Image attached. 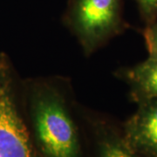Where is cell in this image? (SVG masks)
<instances>
[{
	"label": "cell",
	"mask_w": 157,
	"mask_h": 157,
	"mask_svg": "<svg viewBox=\"0 0 157 157\" xmlns=\"http://www.w3.org/2000/svg\"><path fill=\"white\" fill-rule=\"evenodd\" d=\"M115 76L127 84L129 98L136 105L157 98V59L147 57L135 66L119 69Z\"/></svg>",
	"instance_id": "cell-5"
},
{
	"label": "cell",
	"mask_w": 157,
	"mask_h": 157,
	"mask_svg": "<svg viewBox=\"0 0 157 157\" xmlns=\"http://www.w3.org/2000/svg\"><path fill=\"white\" fill-rule=\"evenodd\" d=\"M125 140L141 157H157V98L137 104L121 128Z\"/></svg>",
	"instance_id": "cell-4"
},
{
	"label": "cell",
	"mask_w": 157,
	"mask_h": 157,
	"mask_svg": "<svg viewBox=\"0 0 157 157\" xmlns=\"http://www.w3.org/2000/svg\"><path fill=\"white\" fill-rule=\"evenodd\" d=\"M143 38L148 52V57L157 59V21L145 26L143 31Z\"/></svg>",
	"instance_id": "cell-8"
},
{
	"label": "cell",
	"mask_w": 157,
	"mask_h": 157,
	"mask_svg": "<svg viewBox=\"0 0 157 157\" xmlns=\"http://www.w3.org/2000/svg\"><path fill=\"white\" fill-rule=\"evenodd\" d=\"M141 20L146 25L157 21V0H134Z\"/></svg>",
	"instance_id": "cell-7"
},
{
	"label": "cell",
	"mask_w": 157,
	"mask_h": 157,
	"mask_svg": "<svg viewBox=\"0 0 157 157\" xmlns=\"http://www.w3.org/2000/svg\"><path fill=\"white\" fill-rule=\"evenodd\" d=\"M123 9L124 0H67L63 24L89 57L127 29Z\"/></svg>",
	"instance_id": "cell-2"
},
{
	"label": "cell",
	"mask_w": 157,
	"mask_h": 157,
	"mask_svg": "<svg viewBox=\"0 0 157 157\" xmlns=\"http://www.w3.org/2000/svg\"><path fill=\"white\" fill-rule=\"evenodd\" d=\"M94 138L97 157H141L125 140L121 129L93 113H86Z\"/></svg>",
	"instance_id": "cell-6"
},
{
	"label": "cell",
	"mask_w": 157,
	"mask_h": 157,
	"mask_svg": "<svg viewBox=\"0 0 157 157\" xmlns=\"http://www.w3.org/2000/svg\"><path fill=\"white\" fill-rule=\"evenodd\" d=\"M0 157H42L23 109L21 79L5 52H0Z\"/></svg>",
	"instance_id": "cell-3"
},
{
	"label": "cell",
	"mask_w": 157,
	"mask_h": 157,
	"mask_svg": "<svg viewBox=\"0 0 157 157\" xmlns=\"http://www.w3.org/2000/svg\"><path fill=\"white\" fill-rule=\"evenodd\" d=\"M67 81L54 78L21 79L24 113L42 157H82Z\"/></svg>",
	"instance_id": "cell-1"
}]
</instances>
